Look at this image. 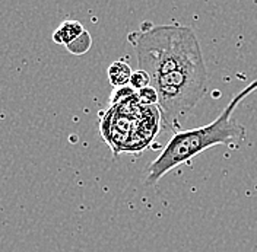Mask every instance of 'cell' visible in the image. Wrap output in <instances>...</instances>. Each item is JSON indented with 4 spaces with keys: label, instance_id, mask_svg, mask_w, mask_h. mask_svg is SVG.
Here are the masks:
<instances>
[{
    "label": "cell",
    "instance_id": "6da1fadb",
    "mask_svg": "<svg viewBox=\"0 0 257 252\" xmlns=\"http://www.w3.org/2000/svg\"><path fill=\"white\" fill-rule=\"evenodd\" d=\"M127 40L136 51L139 70L149 75L158 95L162 124L173 133L180 131L183 121L208 92V69L196 34L180 24L144 22Z\"/></svg>",
    "mask_w": 257,
    "mask_h": 252
},
{
    "label": "cell",
    "instance_id": "7a4b0ae2",
    "mask_svg": "<svg viewBox=\"0 0 257 252\" xmlns=\"http://www.w3.org/2000/svg\"><path fill=\"white\" fill-rule=\"evenodd\" d=\"M256 89L257 80H254L235 95L225 107V110L219 114V117L208 126L192 130H180L174 133L160 156L149 165L145 184L148 187H154L170 171L192 160L194 156L213 146L224 144L234 147L244 142L247 130L238 121H235L232 115L241 101L253 94Z\"/></svg>",
    "mask_w": 257,
    "mask_h": 252
},
{
    "label": "cell",
    "instance_id": "3957f363",
    "mask_svg": "<svg viewBox=\"0 0 257 252\" xmlns=\"http://www.w3.org/2000/svg\"><path fill=\"white\" fill-rule=\"evenodd\" d=\"M83 32H85V30H83V27L80 25V22H76V21H67V22H63V24L59 27V30L54 32L53 40H54L57 44L69 46V44L73 43L76 38H79Z\"/></svg>",
    "mask_w": 257,
    "mask_h": 252
},
{
    "label": "cell",
    "instance_id": "277c9868",
    "mask_svg": "<svg viewBox=\"0 0 257 252\" xmlns=\"http://www.w3.org/2000/svg\"><path fill=\"white\" fill-rule=\"evenodd\" d=\"M132 69L124 60H117L108 67V79L114 88H124L130 83L132 78Z\"/></svg>",
    "mask_w": 257,
    "mask_h": 252
},
{
    "label": "cell",
    "instance_id": "5b68a950",
    "mask_svg": "<svg viewBox=\"0 0 257 252\" xmlns=\"http://www.w3.org/2000/svg\"><path fill=\"white\" fill-rule=\"evenodd\" d=\"M91 44H92L91 35L85 31L82 35H80L79 38H76L73 43H70V44H69V46H66V47H67V50H69L70 53L80 56V54L86 53V51L91 48Z\"/></svg>",
    "mask_w": 257,
    "mask_h": 252
},
{
    "label": "cell",
    "instance_id": "8992f818",
    "mask_svg": "<svg viewBox=\"0 0 257 252\" xmlns=\"http://www.w3.org/2000/svg\"><path fill=\"white\" fill-rule=\"evenodd\" d=\"M130 88L133 91H142L145 88H149L151 86V78L149 75L144 72V70H136L132 73V78H130Z\"/></svg>",
    "mask_w": 257,
    "mask_h": 252
},
{
    "label": "cell",
    "instance_id": "52a82bcc",
    "mask_svg": "<svg viewBox=\"0 0 257 252\" xmlns=\"http://www.w3.org/2000/svg\"><path fill=\"white\" fill-rule=\"evenodd\" d=\"M138 99L142 105H148V107H154L157 105L158 107V95L155 92V89L152 86L149 88H145L142 91H138Z\"/></svg>",
    "mask_w": 257,
    "mask_h": 252
}]
</instances>
